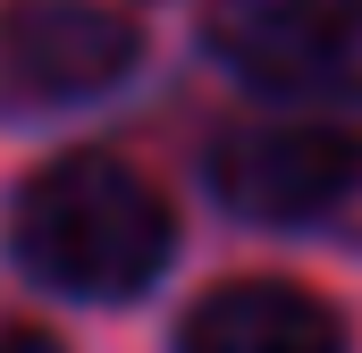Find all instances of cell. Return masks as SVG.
<instances>
[{"label": "cell", "instance_id": "cell-1", "mask_svg": "<svg viewBox=\"0 0 362 353\" xmlns=\"http://www.w3.org/2000/svg\"><path fill=\"white\" fill-rule=\"evenodd\" d=\"M8 253L34 286L76 303H127L144 294L177 253V210L152 176H135L110 152H68L17 185Z\"/></svg>", "mask_w": 362, "mask_h": 353}, {"label": "cell", "instance_id": "cell-2", "mask_svg": "<svg viewBox=\"0 0 362 353\" xmlns=\"http://www.w3.org/2000/svg\"><path fill=\"white\" fill-rule=\"evenodd\" d=\"M211 185L236 219L362 244V135L354 126H320V118L236 126L211 143Z\"/></svg>", "mask_w": 362, "mask_h": 353}, {"label": "cell", "instance_id": "cell-3", "mask_svg": "<svg viewBox=\"0 0 362 353\" xmlns=\"http://www.w3.org/2000/svg\"><path fill=\"white\" fill-rule=\"evenodd\" d=\"M202 42L270 101H362V0H211Z\"/></svg>", "mask_w": 362, "mask_h": 353}, {"label": "cell", "instance_id": "cell-4", "mask_svg": "<svg viewBox=\"0 0 362 353\" xmlns=\"http://www.w3.org/2000/svg\"><path fill=\"white\" fill-rule=\"evenodd\" d=\"M144 34L101 0H0V101L8 109H76L135 68Z\"/></svg>", "mask_w": 362, "mask_h": 353}, {"label": "cell", "instance_id": "cell-5", "mask_svg": "<svg viewBox=\"0 0 362 353\" xmlns=\"http://www.w3.org/2000/svg\"><path fill=\"white\" fill-rule=\"evenodd\" d=\"M177 353H346V320L295 277H228L177 320Z\"/></svg>", "mask_w": 362, "mask_h": 353}, {"label": "cell", "instance_id": "cell-6", "mask_svg": "<svg viewBox=\"0 0 362 353\" xmlns=\"http://www.w3.org/2000/svg\"><path fill=\"white\" fill-rule=\"evenodd\" d=\"M0 353H59V337H42V328H0Z\"/></svg>", "mask_w": 362, "mask_h": 353}]
</instances>
